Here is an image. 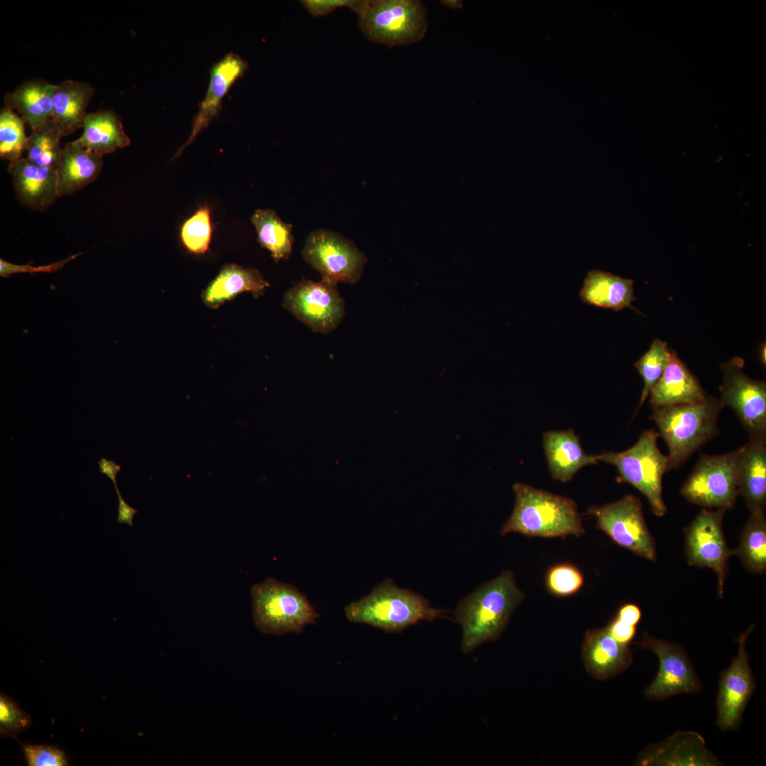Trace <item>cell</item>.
Masks as SVG:
<instances>
[{
    "instance_id": "6da1fadb",
    "label": "cell",
    "mask_w": 766,
    "mask_h": 766,
    "mask_svg": "<svg viewBox=\"0 0 766 766\" xmlns=\"http://www.w3.org/2000/svg\"><path fill=\"white\" fill-rule=\"evenodd\" d=\"M524 593L516 583L512 570L502 572L463 598L454 611L462 631L461 651L472 652L486 643L498 639L506 629Z\"/></svg>"
},
{
    "instance_id": "7a4b0ae2",
    "label": "cell",
    "mask_w": 766,
    "mask_h": 766,
    "mask_svg": "<svg viewBox=\"0 0 766 766\" xmlns=\"http://www.w3.org/2000/svg\"><path fill=\"white\" fill-rule=\"evenodd\" d=\"M512 488L514 507L501 526V535L516 533L528 537L565 538L585 533L572 499L523 483H516Z\"/></svg>"
},
{
    "instance_id": "3957f363",
    "label": "cell",
    "mask_w": 766,
    "mask_h": 766,
    "mask_svg": "<svg viewBox=\"0 0 766 766\" xmlns=\"http://www.w3.org/2000/svg\"><path fill=\"white\" fill-rule=\"evenodd\" d=\"M723 408L711 396L697 402L653 407L650 418L659 428L668 449L667 471L678 469L694 452L719 432L718 417Z\"/></svg>"
},
{
    "instance_id": "277c9868",
    "label": "cell",
    "mask_w": 766,
    "mask_h": 766,
    "mask_svg": "<svg viewBox=\"0 0 766 766\" xmlns=\"http://www.w3.org/2000/svg\"><path fill=\"white\" fill-rule=\"evenodd\" d=\"M445 612L432 607L421 594L396 586L391 579H386L369 594L345 608L348 621L387 633L401 632L421 621L433 622L444 617Z\"/></svg>"
},
{
    "instance_id": "5b68a950",
    "label": "cell",
    "mask_w": 766,
    "mask_h": 766,
    "mask_svg": "<svg viewBox=\"0 0 766 766\" xmlns=\"http://www.w3.org/2000/svg\"><path fill=\"white\" fill-rule=\"evenodd\" d=\"M659 432L653 429L642 432L632 447L622 452H604L598 460L614 465L620 482L630 484L648 499L652 512L663 516L667 512L662 497V476L667 472L668 457L658 448Z\"/></svg>"
},
{
    "instance_id": "8992f818",
    "label": "cell",
    "mask_w": 766,
    "mask_h": 766,
    "mask_svg": "<svg viewBox=\"0 0 766 766\" xmlns=\"http://www.w3.org/2000/svg\"><path fill=\"white\" fill-rule=\"evenodd\" d=\"M253 619L263 633H300L318 614L296 587L267 578L251 587Z\"/></svg>"
},
{
    "instance_id": "52a82bcc",
    "label": "cell",
    "mask_w": 766,
    "mask_h": 766,
    "mask_svg": "<svg viewBox=\"0 0 766 766\" xmlns=\"http://www.w3.org/2000/svg\"><path fill=\"white\" fill-rule=\"evenodd\" d=\"M358 16L364 35L389 47L421 40L428 27L426 9L419 1H366Z\"/></svg>"
},
{
    "instance_id": "ba28073f",
    "label": "cell",
    "mask_w": 766,
    "mask_h": 766,
    "mask_svg": "<svg viewBox=\"0 0 766 766\" xmlns=\"http://www.w3.org/2000/svg\"><path fill=\"white\" fill-rule=\"evenodd\" d=\"M743 446L729 453L701 454L680 489L689 502L703 508L727 511L738 496L737 470Z\"/></svg>"
},
{
    "instance_id": "9c48e42d",
    "label": "cell",
    "mask_w": 766,
    "mask_h": 766,
    "mask_svg": "<svg viewBox=\"0 0 766 766\" xmlns=\"http://www.w3.org/2000/svg\"><path fill=\"white\" fill-rule=\"evenodd\" d=\"M585 514L594 517L597 528L618 545L648 560H655V540L636 496L627 494L613 503L590 506Z\"/></svg>"
},
{
    "instance_id": "30bf717a",
    "label": "cell",
    "mask_w": 766,
    "mask_h": 766,
    "mask_svg": "<svg viewBox=\"0 0 766 766\" xmlns=\"http://www.w3.org/2000/svg\"><path fill=\"white\" fill-rule=\"evenodd\" d=\"M304 260L321 275V279L336 284H355L360 278L365 255L341 234L330 230L311 231L301 251Z\"/></svg>"
},
{
    "instance_id": "8fae6325",
    "label": "cell",
    "mask_w": 766,
    "mask_h": 766,
    "mask_svg": "<svg viewBox=\"0 0 766 766\" xmlns=\"http://www.w3.org/2000/svg\"><path fill=\"white\" fill-rule=\"evenodd\" d=\"M744 362L735 357L721 364L723 379L719 400L723 407L734 410L749 439L766 438V384L747 376Z\"/></svg>"
},
{
    "instance_id": "7c38bea8",
    "label": "cell",
    "mask_w": 766,
    "mask_h": 766,
    "mask_svg": "<svg viewBox=\"0 0 766 766\" xmlns=\"http://www.w3.org/2000/svg\"><path fill=\"white\" fill-rule=\"evenodd\" d=\"M725 511L703 508L684 530L688 564L699 567H709L715 572L720 598L723 596L728 561L735 555V550L728 548L723 531Z\"/></svg>"
},
{
    "instance_id": "4fadbf2b",
    "label": "cell",
    "mask_w": 766,
    "mask_h": 766,
    "mask_svg": "<svg viewBox=\"0 0 766 766\" xmlns=\"http://www.w3.org/2000/svg\"><path fill=\"white\" fill-rule=\"evenodd\" d=\"M633 644L653 652L659 660L658 672L644 690L647 699L660 701L701 691L692 662L681 645L655 638L645 631L641 639Z\"/></svg>"
},
{
    "instance_id": "5bb4252c",
    "label": "cell",
    "mask_w": 766,
    "mask_h": 766,
    "mask_svg": "<svg viewBox=\"0 0 766 766\" xmlns=\"http://www.w3.org/2000/svg\"><path fill=\"white\" fill-rule=\"evenodd\" d=\"M750 625L736 640L738 653L728 668L723 670L718 681L716 699V725L722 731H736L743 721L745 708L752 698L756 683L749 665L750 653L746 640L755 628Z\"/></svg>"
},
{
    "instance_id": "9a60e30c",
    "label": "cell",
    "mask_w": 766,
    "mask_h": 766,
    "mask_svg": "<svg viewBox=\"0 0 766 766\" xmlns=\"http://www.w3.org/2000/svg\"><path fill=\"white\" fill-rule=\"evenodd\" d=\"M283 306L312 331L328 333L345 316V302L336 284L304 280L284 295Z\"/></svg>"
},
{
    "instance_id": "2e32d148",
    "label": "cell",
    "mask_w": 766,
    "mask_h": 766,
    "mask_svg": "<svg viewBox=\"0 0 766 766\" xmlns=\"http://www.w3.org/2000/svg\"><path fill=\"white\" fill-rule=\"evenodd\" d=\"M635 765L719 766L723 763L706 746L698 733L679 731L663 741L647 746L635 762Z\"/></svg>"
},
{
    "instance_id": "e0dca14e",
    "label": "cell",
    "mask_w": 766,
    "mask_h": 766,
    "mask_svg": "<svg viewBox=\"0 0 766 766\" xmlns=\"http://www.w3.org/2000/svg\"><path fill=\"white\" fill-rule=\"evenodd\" d=\"M248 63L238 55L230 52L215 63L210 70V82L204 99L199 105L187 141L178 149L173 159L181 156L198 135L219 114L223 98L235 82L248 69Z\"/></svg>"
},
{
    "instance_id": "ac0fdd59",
    "label": "cell",
    "mask_w": 766,
    "mask_h": 766,
    "mask_svg": "<svg viewBox=\"0 0 766 766\" xmlns=\"http://www.w3.org/2000/svg\"><path fill=\"white\" fill-rule=\"evenodd\" d=\"M582 657L587 672L594 678L606 680L626 670L633 662L629 645L617 642L606 626L588 630L582 645Z\"/></svg>"
},
{
    "instance_id": "d6986e66",
    "label": "cell",
    "mask_w": 766,
    "mask_h": 766,
    "mask_svg": "<svg viewBox=\"0 0 766 766\" xmlns=\"http://www.w3.org/2000/svg\"><path fill=\"white\" fill-rule=\"evenodd\" d=\"M8 171L12 177L16 197L22 205L44 211L58 197L55 168L40 166L21 157L10 162Z\"/></svg>"
},
{
    "instance_id": "ffe728a7",
    "label": "cell",
    "mask_w": 766,
    "mask_h": 766,
    "mask_svg": "<svg viewBox=\"0 0 766 766\" xmlns=\"http://www.w3.org/2000/svg\"><path fill=\"white\" fill-rule=\"evenodd\" d=\"M543 446L550 475L557 481L569 482L582 467L599 462L597 455L584 451L572 429L545 432Z\"/></svg>"
},
{
    "instance_id": "44dd1931",
    "label": "cell",
    "mask_w": 766,
    "mask_h": 766,
    "mask_svg": "<svg viewBox=\"0 0 766 766\" xmlns=\"http://www.w3.org/2000/svg\"><path fill=\"white\" fill-rule=\"evenodd\" d=\"M649 394L652 408L692 404L706 396L697 377L672 350L662 376Z\"/></svg>"
},
{
    "instance_id": "7402d4cb",
    "label": "cell",
    "mask_w": 766,
    "mask_h": 766,
    "mask_svg": "<svg viewBox=\"0 0 766 766\" xmlns=\"http://www.w3.org/2000/svg\"><path fill=\"white\" fill-rule=\"evenodd\" d=\"M738 495L750 511L765 510L766 504V438L749 439L743 445L737 470Z\"/></svg>"
},
{
    "instance_id": "603a6c76",
    "label": "cell",
    "mask_w": 766,
    "mask_h": 766,
    "mask_svg": "<svg viewBox=\"0 0 766 766\" xmlns=\"http://www.w3.org/2000/svg\"><path fill=\"white\" fill-rule=\"evenodd\" d=\"M102 167V156L84 148L77 140L67 143L56 168L58 197L73 194L94 181Z\"/></svg>"
},
{
    "instance_id": "cb8c5ba5",
    "label": "cell",
    "mask_w": 766,
    "mask_h": 766,
    "mask_svg": "<svg viewBox=\"0 0 766 766\" xmlns=\"http://www.w3.org/2000/svg\"><path fill=\"white\" fill-rule=\"evenodd\" d=\"M269 286L258 270L227 264L203 292L201 297L207 306L216 309L243 292H250L257 298Z\"/></svg>"
},
{
    "instance_id": "d4e9b609",
    "label": "cell",
    "mask_w": 766,
    "mask_h": 766,
    "mask_svg": "<svg viewBox=\"0 0 766 766\" xmlns=\"http://www.w3.org/2000/svg\"><path fill=\"white\" fill-rule=\"evenodd\" d=\"M633 281L598 270L589 271L579 292L581 300L587 304L616 311L631 308L635 300Z\"/></svg>"
},
{
    "instance_id": "484cf974",
    "label": "cell",
    "mask_w": 766,
    "mask_h": 766,
    "mask_svg": "<svg viewBox=\"0 0 766 766\" xmlns=\"http://www.w3.org/2000/svg\"><path fill=\"white\" fill-rule=\"evenodd\" d=\"M94 92V87L85 82L67 80L55 84L52 118L63 136L82 127Z\"/></svg>"
},
{
    "instance_id": "4316f807",
    "label": "cell",
    "mask_w": 766,
    "mask_h": 766,
    "mask_svg": "<svg viewBox=\"0 0 766 766\" xmlns=\"http://www.w3.org/2000/svg\"><path fill=\"white\" fill-rule=\"evenodd\" d=\"M82 135L77 139L85 148L103 156L131 143L118 115L113 111L87 113Z\"/></svg>"
},
{
    "instance_id": "83f0119b",
    "label": "cell",
    "mask_w": 766,
    "mask_h": 766,
    "mask_svg": "<svg viewBox=\"0 0 766 766\" xmlns=\"http://www.w3.org/2000/svg\"><path fill=\"white\" fill-rule=\"evenodd\" d=\"M55 84L42 79L26 82L4 97L5 107L16 109L23 121L35 128L52 115Z\"/></svg>"
},
{
    "instance_id": "f1b7e54d",
    "label": "cell",
    "mask_w": 766,
    "mask_h": 766,
    "mask_svg": "<svg viewBox=\"0 0 766 766\" xmlns=\"http://www.w3.org/2000/svg\"><path fill=\"white\" fill-rule=\"evenodd\" d=\"M735 555L749 572L761 575L765 574L766 518L764 511H750Z\"/></svg>"
},
{
    "instance_id": "f546056e",
    "label": "cell",
    "mask_w": 766,
    "mask_h": 766,
    "mask_svg": "<svg viewBox=\"0 0 766 766\" xmlns=\"http://www.w3.org/2000/svg\"><path fill=\"white\" fill-rule=\"evenodd\" d=\"M261 246L276 261L287 259L292 251V226L284 223L270 209H257L250 218Z\"/></svg>"
},
{
    "instance_id": "4dcf8cb0",
    "label": "cell",
    "mask_w": 766,
    "mask_h": 766,
    "mask_svg": "<svg viewBox=\"0 0 766 766\" xmlns=\"http://www.w3.org/2000/svg\"><path fill=\"white\" fill-rule=\"evenodd\" d=\"M62 136L57 124L50 118L33 128L28 136L26 158L38 165L56 169L62 150L60 146Z\"/></svg>"
},
{
    "instance_id": "1f68e13d",
    "label": "cell",
    "mask_w": 766,
    "mask_h": 766,
    "mask_svg": "<svg viewBox=\"0 0 766 766\" xmlns=\"http://www.w3.org/2000/svg\"><path fill=\"white\" fill-rule=\"evenodd\" d=\"M670 350L667 343L659 339L653 341L648 350L635 363V367L643 380L638 411L648 396L651 389L662 376L668 362Z\"/></svg>"
},
{
    "instance_id": "d6a6232c",
    "label": "cell",
    "mask_w": 766,
    "mask_h": 766,
    "mask_svg": "<svg viewBox=\"0 0 766 766\" xmlns=\"http://www.w3.org/2000/svg\"><path fill=\"white\" fill-rule=\"evenodd\" d=\"M24 121L13 110L4 108L0 113V157L10 162L21 158L28 136Z\"/></svg>"
},
{
    "instance_id": "836d02e7",
    "label": "cell",
    "mask_w": 766,
    "mask_h": 766,
    "mask_svg": "<svg viewBox=\"0 0 766 766\" xmlns=\"http://www.w3.org/2000/svg\"><path fill=\"white\" fill-rule=\"evenodd\" d=\"M584 578L582 571L570 562H558L551 565L545 575L547 591L554 596L565 598L577 593L582 587Z\"/></svg>"
},
{
    "instance_id": "e575fe53",
    "label": "cell",
    "mask_w": 766,
    "mask_h": 766,
    "mask_svg": "<svg viewBox=\"0 0 766 766\" xmlns=\"http://www.w3.org/2000/svg\"><path fill=\"white\" fill-rule=\"evenodd\" d=\"M212 233L210 211L201 207L189 218L181 228V239L187 249L194 254L205 253Z\"/></svg>"
},
{
    "instance_id": "d590c367",
    "label": "cell",
    "mask_w": 766,
    "mask_h": 766,
    "mask_svg": "<svg viewBox=\"0 0 766 766\" xmlns=\"http://www.w3.org/2000/svg\"><path fill=\"white\" fill-rule=\"evenodd\" d=\"M31 726L30 716L9 696L1 693L0 696V734L1 737H13Z\"/></svg>"
},
{
    "instance_id": "8d00e7d4",
    "label": "cell",
    "mask_w": 766,
    "mask_h": 766,
    "mask_svg": "<svg viewBox=\"0 0 766 766\" xmlns=\"http://www.w3.org/2000/svg\"><path fill=\"white\" fill-rule=\"evenodd\" d=\"M23 750L29 766H65L68 760L65 753L55 746L24 745Z\"/></svg>"
},
{
    "instance_id": "74e56055",
    "label": "cell",
    "mask_w": 766,
    "mask_h": 766,
    "mask_svg": "<svg viewBox=\"0 0 766 766\" xmlns=\"http://www.w3.org/2000/svg\"><path fill=\"white\" fill-rule=\"evenodd\" d=\"M304 7L314 17L326 16L338 8L347 6L357 15L362 10L365 1L362 0H302Z\"/></svg>"
},
{
    "instance_id": "f35d334b",
    "label": "cell",
    "mask_w": 766,
    "mask_h": 766,
    "mask_svg": "<svg viewBox=\"0 0 766 766\" xmlns=\"http://www.w3.org/2000/svg\"><path fill=\"white\" fill-rule=\"evenodd\" d=\"M82 252L71 255L62 260L48 265L38 267H33L30 265H16L9 262L3 259H0V276L2 277H7L12 274L22 273V272H55L62 268L67 262L74 259Z\"/></svg>"
},
{
    "instance_id": "ab89813d",
    "label": "cell",
    "mask_w": 766,
    "mask_h": 766,
    "mask_svg": "<svg viewBox=\"0 0 766 766\" xmlns=\"http://www.w3.org/2000/svg\"><path fill=\"white\" fill-rule=\"evenodd\" d=\"M606 628L611 635L624 645L631 643L636 632V626L626 624L616 618H614Z\"/></svg>"
},
{
    "instance_id": "60d3db41",
    "label": "cell",
    "mask_w": 766,
    "mask_h": 766,
    "mask_svg": "<svg viewBox=\"0 0 766 766\" xmlns=\"http://www.w3.org/2000/svg\"><path fill=\"white\" fill-rule=\"evenodd\" d=\"M642 617L639 606L633 603H626L619 607L615 618L633 626H636Z\"/></svg>"
},
{
    "instance_id": "b9f144b4",
    "label": "cell",
    "mask_w": 766,
    "mask_h": 766,
    "mask_svg": "<svg viewBox=\"0 0 766 766\" xmlns=\"http://www.w3.org/2000/svg\"><path fill=\"white\" fill-rule=\"evenodd\" d=\"M118 498V516L116 522L121 524L133 526V519L138 513V510L128 504L120 494L119 490L116 491Z\"/></svg>"
},
{
    "instance_id": "7bdbcfd3",
    "label": "cell",
    "mask_w": 766,
    "mask_h": 766,
    "mask_svg": "<svg viewBox=\"0 0 766 766\" xmlns=\"http://www.w3.org/2000/svg\"><path fill=\"white\" fill-rule=\"evenodd\" d=\"M98 464L99 467V472L105 474L108 478H109L113 483L114 487L117 486L116 474L120 471L121 466L115 463L113 461L107 460L105 457H101L98 461Z\"/></svg>"
},
{
    "instance_id": "ee69618b",
    "label": "cell",
    "mask_w": 766,
    "mask_h": 766,
    "mask_svg": "<svg viewBox=\"0 0 766 766\" xmlns=\"http://www.w3.org/2000/svg\"><path fill=\"white\" fill-rule=\"evenodd\" d=\"M441 2H442V4L443 5L446 6L447 7H449V8H451V9H455L461 8L462 4V1H456V0H446V1H442Z\"/></svg>"
},
{
    "instance_id": "f6af8a7d",
    "label": "cell",
    "mask_w": 766,
    "mask_h": 766,
    "mask_svg": "<svg viewBox=\"0 0 766 766\" xmlns=\"http://www.w3.org/2000/svg\"><path fill=\"white\" fill-rule=\"evenodd\" d=\"M760 359L762 364L765 365V345H762L760 347Z\"/></svg>"
}]
</instances>
